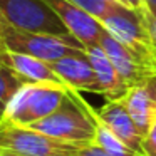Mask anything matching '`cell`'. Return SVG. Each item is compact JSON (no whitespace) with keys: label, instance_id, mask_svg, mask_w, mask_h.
I'll use <instances>...</instances> for the list:
<instances>
[{"label":"cell","instance_id":"obj_1","mask_svg":"<svg viewBox=\"0 0 156 156\" xmlns=\"http://www.w3.org/2000/svg\"><path fill=\"white\" fill-rule=\"evenodd\" d=\"M0 47L32 55L45 62H54L64 55L86 51V44L71 32L62 35L30 32L14 27L2 19H0Z\"/></svg>","mask_w":156,"mask_h":156},{"label":"cell","instance_id":"obj_2","mask_svg":"<svg viewBox=\"0 0 156 156\" xmlns=\"http://www.w3.org/2000/svg\"><path fill=\"white\" fill-rule=\"evenodd\" d=\"M67 86L52 84H25L15 98L2 109L0 126H32L42 121L62 106Z\"/></svg>","mask_w":156,"mask_h":156},{"label":"cell","instance_id":"obj_3","mask_svg":"<svg viewBox=\"0 0 156 156\" xmlns=\"http://www.w3.org/2000/svg\"><path fill=\"white\" fill-rule=\"evenodd\" d=\"M29 128L62 141L81 143V144L94 143L96 138V128L92 119L67 92L64 102L57 111H54L42 121L34 122Z\"/></svg>","mask_w":156,"mask_h":156},{"label":"cell","instance_id":"obj_4","mask_svg":"<svg viewBox=\"0 0 156 156\" xmlns=\"http://www.w3.org/2000/svg\"><path fill=\"white\" fill-rule=\"evenodd\" d=\"M0 19L30 32L55 35L69 32L45 0H0Z\"/></svg>","mask_w":156,"mask_h":156},{"label":"cell","instance_id":"obj_5","mask_svg":"<svg viewBox=\"0 0 156 156\" xmlns=\"http://www.w3.org/2000/svg\"><path fill=\"white\" fill-rule=\"evenodd\" d=\"M81 143L52 138L25 126H0V149L29 156H74Z\"/></svg>","mask_w":156,"mask_h":156},{"label":"cell","instance_id":"obj_6","mask_svg":"<svg viewBox=\"0 0 156 156\" xmlns=\"http://www.w3.org/2000/svg\"><path fill=\"white\" fill-rule=\"evenodd\" d=\"M101 24L112 37L118 39L128 49L144 57L146 61L156 62V47L141 10L121 7L119 10L104 17Z\"/></svg>","mask_w":156,"mask_h":156},{"label":"cell","instance_id":"obj_7","mask_svg":"<svg viewBox=\"0 0 156 156\" xmlns=\"http://www.w3.org/2000/svg\"><path fill=\"white\" fill-rule=\"evenodd\" d=\"M99 44L102 45L114 67L118 69L122 82L129 89L138 84H143L151 77H156V62L146 61L144 57L133 52L124 44H121L118 39L112 37L106 29L99 37Z\"/></svg>","mask_w":156,"mask_h":156},{"label":"cell","instance_id":"obj_8","mask_svg":"<svg viewBox=\"0 0 156 156\" xmlns=\"http://www.w3.org/2000/svg\"><path fill=\"white\" fill-rule=\"evenodd\" d=\"M99 118L104 121V124L121 139L122 143L133 148L139 154H146L144 149V134L139 131L129 112L128 106L124 102V98H116V99H108L101 109H98Z\"/></svg>","mask_w":156,"mask_h":156},{"label":"cell","instance_id":"obj_9","mask_svg":"<svg viewBox=\"0 0 156 156\" xmlns=\"http://www.w3.org/2000/svg\"><path fill=\"white\" fill-rule=\"evenodd\" d=\"M51 67L57 72V76L64 81L66 86L81 92H91V94L102 96L101 84L98 81L92 64L87 57V52H74V54L64 55L54 62H49Z\"/></svg>","mask_w":156,"mask_h":156},{"label":"cell","instance_id":"obj_10","mask_svg":"<svg viewBox=\"0 0 156 156\" xmlns=\"http://www.w3.org/2000/svg\"><path fill=\"white\" fill-rule=\"evenodd\" d=\"M45 2L59 15L69 32L74 34L81 42H84L86 45L99 42V37L104 30V25L99 22V19H96L71 0H45Z\"/></svg>","mask_w":156,"mask_h":156},{"label":"cell","instance_id":"obj_11","mask_svg":"<svg viewBox=\"0 0 156 156\" xmlns=\"http://www.w3.org/2000/svg\"><path fill=\"white\" fill-rule=\"evenodd\" d=\"M0 62L17 71L29 84H52L66 87L64 81L51 67V64L42 59L0 47Z\"/></svg>","mask_w":156,"mask_h":156},{"label":"cell","instance_id":"obj_12","mask_svg":"<svg viewBox=\"0 0 156 156\" xmlns=\"http://www.w3.org/2000/svg\"><path fill=\"white\" fill-rule=\"evenodd\" d=\"M122 98L136 126L146 136L156 119V77L131 87Z\"/></svg>","mask_w":156,"mask_h":156},{"label":"cell","instance_id":"obj_13","mask_svg":"<svg viewBox=\"0 0 156 156\" xmlns=\"http://www.w3.org/2000/svg\"><path fill=\"white\" fill-rule=\"evenodd\" d=\"M86 52H87V57L92 64L96 76H98L99 84H101L102 98L106 99L122 98L129 91V87L122 82L118 69L114 67V64L109 59V55L106 54V51L102 49V45L99 42L87 44L86 45Z\"/></svg>","mask_w":156,"mask_h":156},{"label":"cell","instance_id":"obj_14","mask_svg":"<svg viewBox=\"0 0 156 156\" xmlns=\"http://www.w3.org/2000/svg\"><path fill=\"white\" fill-rule=\"evenodd\" d=\"M25 84H29V82L17 71L0 62V102H2V109L7 108L9 102L15 98V94Z\"/></svg>","mask_w":156,"mask_h":156},{"label":"cell","instance_id":"obj_15","mask_svg":"<svg viewBox=\"0 0 156 156\" xmlns=\"http://www.w3.org/2000/svg\"><path fill=\"white\" fill-rule=\"evenodd\" d=\"M71 2H74L76 5H79V7L84 9L86 12L94 15L96 19H99V22L104 17L111 15L112 12H116L121 7H124V5H121L119 2H116V0H71Z\"/></svg>","mask_w":156,"mask_h":156},{"label":"cell","instance_id":"obj_16","mask_svg":"<svg viewBox=\"0 0 156 156\" xmlns=\"http://www.w3.org/2000/svg\"><path fill=\"white\" fill-rule=\"evenodd\" d=\"M144 149L148 156H156V119L144 136Z\"/></svg>","mask_w":156,"mask_h":156},{"label":"cell","instance_id":"obj_17","mask_svg":"<svg viewBox=\"0 0 156 156\" xmlns=\"http://www.w3.org/2000/svg\"><path fill=\"white\" fill-rule=\"evenodd\" d=\"M143 17H144V22L148 25V30L153 37V42H154V47H156V9H148L146 7L144 10H141Z\"/></svg>","mask_w":156,"mask_h":156},{"label":"cell","instance_id":"obj_18","mask_svg":"<svg viewBox=\"0 0 156 156\" xmlns=\"http://www.w3.org/2000/svg\"><path fill=\"white\" fill-rule=\"evenodd\" d=\"M74 156H109V154L102 148H99L96 143H87V144H82L76 151Z\"/></svg>","mask_w":156,"mask_h":156},{"label":"cell","instance_id":"obj_19","mask_svg":"<svg viewBox=\"0 0 156 156\" xmlns=\"http://www.w3.org/2000/svg\"><path fill=\"white\" fill-rule=\"evenodd\" d=\"M118 2L128 9H133V10H144L146 9L144 0H118Z\"/></svg>","mask_w":156,"mask_h":156},{"label":"cell","instance_id":"obj_20","mask_svg":"<svg viewBox=\"0 0 156 156\" xmlns=\"http://www.w3.org/2000/svg\"><path fill=\"white\" fill-rule=\"evenodd\" d=\"M0 156H29V154H22V153L9 151V149H0Z\"/></svg>","mask_w":156,"mask_h":156},{"label":"cell","instance_id":"obj_21","mask_svg":"<svg viewBox=\"0 0 156 156\" xmlns=\"http://www.w3.org/2000/svg\"><path fill=\"white\" fill-rule=\"evenodd\" d=\"M148 9H156V0H144Z\"/></svg>","mask_w":156,"mask_h":156},{"label":"cell","instance_id":"obj_22","mask_svg":"<svg viewBox=\"0 0 156 156\" xmlns=\"http://www.w3.org/2000/svg\"><path fill=\"white\" fill-rule=\"evenodd\" d=\"M116 2H118V0H116Z\"/></svg>","mask_w":156,"mask_h":156}]
</instances>
